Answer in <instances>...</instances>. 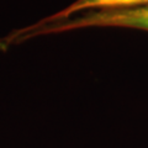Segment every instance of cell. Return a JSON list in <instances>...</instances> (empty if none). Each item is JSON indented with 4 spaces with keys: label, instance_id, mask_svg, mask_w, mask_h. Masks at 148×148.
Wrapping results in <instances>:
<instances>
[{
    "label": "cell",
    "instance_id": "1",
    "mask_svg": "<svg viewBox=\"0 0 148 148\" xmlns=\"http://www.w3.org/2000/svg\"><path fill=\"white\" fill-rule=\"evenodd\" d=\"M41 30L37 34H48V32H59L82 27H123L148 31V4L125 8L100 9L85 12L84 15L77 17H69L67 20L40 24Z\"/></svg>",
    "mask_w": 148,
    "mask_h": 148
},
{
    "label": "cell",
    "instance_id": "2",
    "mask_svg": "<svg viewBox=\"0 0 148 148\" xmlns=\"http://www.w3.org/2000/svg\"><path fill=\"white\" fill-rule=\"evenodd\" d=\"M148 4V0H77L72 5H69L61 12L56 14L48 18L43 20L41 24L47 22L62 21L66 18L72 17L78 12L100 10V9H112V8H125V6H135V5H145Z\"/></svg>",
    "mask_w": 148,
    "mask_h": 148
}]
</instances>
